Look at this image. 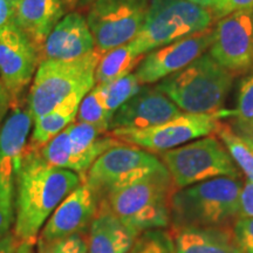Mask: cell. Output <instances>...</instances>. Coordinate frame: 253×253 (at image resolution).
I'll return each instance as SVG.
<instances>
[{
  "label": "cell",
  "mask_w": 253,
  "mask_h": 253,
  "mask_svg": "<svg viewBox=\"0 0 253 253\" xmlns=\"http://www.w3.org/2000/svg\"><path fill=\"white\" fill-rule=\"evenodd\" d=\"M75 121L96 126L103 132L109 131V123L112 121V118L107 113L103 103L101 102L99 95L94 88L90 91H88L82 99L80 106H79Z\"/></svg>",
  "instance_id": "484cf974"
},
{
  "label": "cell",
  "mask_w": 253,
  "mask_h": 253,
  "mask_svg": "<svg viewBox=\"0 0 253 253\" xmlns=\"http://www.w3.org/2000/svg\"><path fill=\"white\" fill-rule=\"evenodd\" d=\"M183 112L156 87H142L135 96L116 110L109 123L115 129H144L170 121Z\"/></svg>",
  "instance_id": "9a60e30c"
},
{
  "label": "cell",
  "mask_w": 253,
  "mask_h": 253,
  "mask_svg": "<svg viewBox=\"0 0 253 253\" xmlns=\"http://www.w3.org/2000/svg\"><path fill=\"white\" fill-rule=\"evenodd\" d=\"M175 190L171 176L163 166L115 190L102 201L137 237L144 231L170 225V198Z\"/></svg>",
  "instance_id": "3957f363"
},
{
  "label": "cell",
  "mask_w": 253,
  "mask_h": 253,
  "mask_svg": "<svg viewBox=\"0 0 253 253\" xmlns=\"http://www.w3.org/2000/svg\"><path fill=\"white\" fill-rule=\"evenodd\" d=\"M216 134L227 151L235 161L237 167L246 176V179L253 183V149L245 143L238 135L233 131L232 126L227 123H221L218 126Z\"/></svg>",
  "instance_id": "d4e9b609"
},
{
  "label": "cell",
  "mask_w": 253,
  "mask_h": 253,
  "mask_svg": "<svg viewBox=\"0 0 253 253\" xmlns=\"http://www.w3.org/2000/svg\"><path fill=\"white\" fill-rule=\"evenodd\" d=\"M21 0H0V28L13 23Z\"/></svg>",
  "instance_id": "e575fe53"
},
{
  "label": "cell",
  "mask_w": 253,
  "mask_h": 253,
  "mask_svg": "<svg viewBox=\"0 0 253 253\" xmlns=\"http://www.w3.org/2000/svg\"><path fill=\"white\" fill-rule=\"evenodd\" d=\"M99 205L97 195L82 182L50 214L38 239L50 242L73 235H86Z\"/></svg>",
  "instance_id": "5bb4252c"
},
{
  "label": "cell",
  "mask_w": 253,
  "mask_h": 253,
  "mask_svg": "<svg viewBox=\"0 0 253 253\" xmlns=\"http://www.w3.org/2000/svg\"><path fill=\"white\" fill-rule=\"evenodd\" d=\"M67 129L72 151L71 170L77 172L81 179L104 151L121 143L109 131L103 132L87 123L74 121Z\"/></svg>",
  "instance_id": "ffe728a7"
},
{
  "label": "cell",
  "mask_w": 253,
  "mask_h": 253,
  "mask_svg": "<svg viewBox=\"0 0 253 253\" xmlns=\"http://www.w3.org/2000/svg\"><path fill=\"white\" fill-rule=\"evenodd\" d=\"M214 28L185 37L169 45L148 53L136 68L135 75L141 84L160 82L173 73L188 67L199 56L210 49L213 41Z\"/></svg>",
  "instance_id": "4fadbf2b"
},
{
  "label": "cell",
  "mask_w": 253,
  "mask_h": 253,
  "mask_svg": "<svg viewBox=\"0 0 253 253\" xmlns=\"http://www.w3.org/2000/svg\"><path fill=\"white\" fill-rule=\"evenodd\" d=\"M81 183V177L75 171L49 166L38 151L26 148L15 178L13 235L18 242L36 245L46 220Z\"/></svg>",
  "instance_id": "6da1fadb"
},
{
  "label": "cell",
  "mask_w": 253,
  "mask_h": 253,
  "mask_svg": "<svg viewBox=\"0 0 253 253\" xmlns=\"http://www.w3.org/2000/svg\"><path fill=\"white\" fill-rule=\"evenodd\" d=\"M233 131L253 149V121H238L235 120L232 125Z\"/></svg>",
  "instance_id": "d590c367"
},
{
  "label": "cell",
  "mask_w": 253,
  "mask_h": 253,
  "mask_svg": "<svg viewBox=\"0 0 253 253\" xmlns=\"http://www.w3.org/2000/svg\"><path fill=\"white\" fill-rule=\"evenodd\" d=\"M235 239L243 253H253V217L238 218L232 226Z\"/></svg>",
  "instance_id": "1f68e13d"
},
{
  "label": "cell",
  "mask_w": 253,
  "mask_h": 253,
  "mask_svg": "<svg viewBox=\"0 0 253 253\" xmlns=\"http://www.w3.org/2000/svg\"><path fill=\"white\" fill-rule=\"evenodd\" d=\"M164 166L161 158L135 145L120 143L101 155L82 182L90 186L100 201L113 191Z\"/></svg>",
  "instance_id": "9c48e42d"
},
{
  "label": "cell",
  "mask_w": 253,
  "mask_h": 253,
  "mask_svg": "<svg viewBox=\"0 0 253 253\" xmlns=\"http://www.w3.org/2000/svg\"><path fill=\"white\" fill-rule=\"evenodd\" d=\"M40 61L39 48L15 21L0 28V79L9 104L23 99Z\"/></svg>",
  "instance_id": "8fae6325"
},
{
  "label": "cell",
  "mask_w": 253,
  "mask_h": 253,
  "mask_svg": "<svg viewBox=\"0 0 253 253\" xmlns=\"http://www.w3.org/2000/svg\"><path fill=\"white\" fill-rule=\"evenodd\" d=\"M176 189L217 177L240 178L239 168L216 136L209 135L161 154Z\"/></svg>",
  "instance_id": "52a82bcc"
},
{
  "label": "cell",
  "mask_w": 253,
  "mask_h": 253,
  "mask_svg": "<svg viewBox=\"0 0 253 253\" xmlns=\"http://www.w3.org/2000/svg\"><path fill=\"white\" fill-rule=\"evenodd\" d=\"M101 56L95 49L84 58L71 61L42 60L38 66L27 96L33 122L52 112L72 95L93 89L95 69Z\"/></svg>",
  "instance_id": "5b68a950"
},
{
  "label": "cell",
  "mask_w": 253,
  "mask_h": 253,
  "mask_svg": "<svg viewBox=\"0 0 253 253\" xmlns=\"http://www.w3.org/2000/svg\"><path fill=\"white\" fill-rule=\"evenodd\" d=\"M19 242L15 238L13 233L0 238V253H15Z\"/></svg>",
  "instance_id": "8d00e7d4"
},
{
  "label": "cell",
  "mask_w": 253,
  "mask_h": 253,
  "mask_svg": "<svg viewBox=\"0 0 253 253\" xmlns=\"http://www.w3.org/2000/svg\"><path fill=\"white\" fill-rule=\"evenodd\" d=\"M128 253H175L171 235L164 229L144 231L136 237Z\"/></svg>",
  "instance_id": "83f0119b"
},
{
  "label": "cell",
  "mask_w": 253,
  "mask_h": 253,
  "mask_svg": "<svg viewBox=\"0 0 253 253\" xmlns=\"http://www.w3.org/2000/svg\"><path fill=\"white\" fill-rule=\"evenodd\" d=\"M223 113H182L170 121L144 129H115L109 131L121 143L135 145L149 153L175 149L192 140L216 134Z\"/></svg>",
  "instance_id": "30bf717a"
},
{
  "label": "cell",
  "mask_w": 253,
  "mask_h": 253,
  "mask_svg": "<svg viewBox=\"0 0 253 253\" xmlns=\"http://www.w3.org/2000/svg\"><path fill=\"white\" fill-rule=\"evenodd\" d=\"M86 237L88 253H128L136 238L112 212L106 201H100Z\"/></svg>",
  "instance_id": "d6986e66"
},
{
  "label": "cell",
  "mask_w": 253,
  "mask_h": 253,
  "mask_svg": "<svg viewBox=\"0 0 253 253\" xmlns=\"http://www.w3.org/2000/svg\"><path fill=\"white\" fill-rule=\"evenodd\" d=\"M240 178L217 177L176 189L170 198L171 226L232 227L238 219Z\"/></svg>",
  "instance_id": "7a4b0ae2"
},
{
  "label": "cell",
  "mask_w": 253,
  "mask_h": 253,
  "mask_svg": "<svg viewBox=\"0 0 253 253\" xmlns=\"http://www.w3.org/2000/svg\"><path fill=\"white\" fill-rule=\"evenodd\" d=\"M94 0H61L63 7L66 8V11L73 12V11H79V8H84L86 6H90L93 4Z\"/></svg>",
  "instance_id": "74e56055"
},
{
  "label": "cell",
  "mask_w": 253,
  "mask_h": 253,
  "mask_svg": "<svg viewBox=\"0 0 253 253\" xmlns=\"http://www.w3.org/2000/svg\"><path fill=\"white\" fill-rule=\"evenodd\" d=\"M86 94V91H80L72 95L52 112L37 119L34 121L30 143H27V149L33 151L39 150L47 142L52 140L59 132L65 130L72 122H74L79 106Z\"/></svg>",
  "instance_id": "7402d4cb"
},
{
  "label": "cell",
  "mask_w": 253,
  "mask_h": 253,
  "mask_svg": "<svg viewBox=\"0 0 253 253\" xmlns=\"http://www.w3.org/2000/svg\"><path fill=\"white\" fill-rule=\"evenodd\" d=\"M210 54L233 74L253 69V7L217 21Z\"/></svg>",
  "instance_id": "7c38bea8"
},
{
  "label": "cell",
  "mask_w": 253,
  "mask_h": 253,
  "mask_svg": "<svg viewBox=\"0 0 253 253\" xmlns=\"http://www.w3.org/2000/svg\"><path fill=\"white\" fill-rule=\"evenodd\" d=\"M14 211V186L0 176V238L9 235L15 219Z\"/></svg>",
  "instance_id": "f546056e"
},
{
  "label": "cell",
  "mask_w": 253,
  "mask_h": 253,
  "mask_svg": "<svg viewBox=\"0 0 253 253\" xmlns=\"http://www.w3.org/2000/svg\"><path fill=\"white\" fill-rule=\"evenodd\" d=\"M40 157L48 163L49 166L71 170L72 166V151L71 140H69L68 129L59 132L52 140L37 150Z\"/></svg>",
  "instance_id": "4316f807"
},
{
  "label": "cell",
  "mask_w": 253,
  "mask_h": 253,
  "mask_svg": "<svg viewBox=\"0 0 253 253\" xmlns=\"http://www.w3.org/2000/svg\"><path fill=\"white\" fill-rule=\"evenodd\" d=\"M251 217H253V183L246 179L240 190L238 218Z\"/></svg>",
  "instance_id": "836d02e7"
},
{
  "label": "cell",
  "mask_w": 253,
  "mask_h": 253,
  "mask_svg": "<svg viewBox=\"0 0 253 253\" xmlns=\"http://www.w3.org/2000/svg\"><path fill=\"white\" fill-rule=\"evenodd\" d=\"M144 56L134 41L108 50L101 56L95 69V84H107L131 74Z\"/></svg>",
  "instance_id": "603a6c76"
},
{
  "label": "cell",
  "mask_w": 253,
  "mask_h": 253,
  "mask_svg": "<svg viewBox=\"0 0 253 253\" xmlns=\"http://www.w3.org/2000/svg\"><path fill=\"white\" fill-rule=\"evenodd\" d=\"M34 244L28 242H20L19 243L17 252L15 253H34Z\"/></svg>",
  "instance_id": "ab89813d"
},
{
  "label": "cell",
  "mask_w": 253,
  "mask_h": 253,
  "mask_svg": "<svg viewBox=\"0 0 253 253\" xmlns=\"http://www.w3.org/2000/svg\"><path fill=\"white\" fill-rule=\"evenodd\" d=\"M86 235H73L50 242L38 239L37 253H88Z\"/></svg>",
  "instance_id": "f1b7e54d"
},
{
  "label": "cell",
  "mask_w": 253,
  "mask_h": 253,
  "mask_svg": "<svg viewBox=\"0 0 253 253\" xmlns=\"http://www.w3.org/2000/svg\"><path fill=\"white\" fill-rule=\"evenodd\" d=\"M141 88L142 84L135 73L126 75L115 81L94 86L95 91L99 95L101 102L103 103L110 118H113L120 107L130 100L132 96H135L141 90Z\"/></svg>",
  "instance_id": "cb8c5ba5"
},
{
  "label": "cell",
  "mask_w": 253,
  "mask_h": 253,
  "mask_svg": "<svg viewBox=\"0 0 253 253\" xmlns=\"http://www.w3.org/2000/svg\"><path fill=\"white\" fill-rule=\"evenodd\" d=\"M9 115L0 126V176L7 184L15 185L27 148L32 120L27 100L9 104Z\"/></svg>",
  "instance_id": "e0dca14e"
},
{
  "label": "cell",
  "mask_w": 253,
  "mask_h": 253,
  "mask_svg": "<svg viewBox=\"0 0 253 253\" xmlns=\"http://www.w3.org/2000/svg\"><path fill=\"white\" fill-rule=\"evenodd\" d=\"M212 13L189 0H151L134 43L142 54L211 27Z\"/></svg>",
  "instance_id": "8992f818"
},
{
  "label": "cell",
  "mask_w": 253,
  "mask_h": 253,
  "mask_svg": "<svg viewBox=\"0 0 253 253\" xmlns=\"http://www.w3.org/2000/svg\"><path fill=\"white\" fill-rule=\"evenodd\" d=\"M151 0H94L87 14L95 49L101 55L140 34Z\"/></svg>",
  "instance_id": "ba28073f"
},
{
  "label": "cell",
  "mask_w": 253,
  "mask_h": 253,
  "mask_svg": "<svg viewBox=\"0 0 253 253\" xmlns=\"http://www.w3.org/2000/svg\"><path fill=\"white\" fill-rule=\"evenodd\" d=\"M8 107H9L8 95H7V93H6L2 84L0 82V114H2V115H4L5 110L7 109Z\"/></svg>",
  "instance_id": "f35d334b"
},
{
  "label": "cell",
  "mask_w": 253,
  "mask_h": 253,
  "mask_svg": "<svg viewBox=\"0 0 253 253\" xmlns=\"http://www.w3.org/2000/svg\"><path fill=\"white\" fill-rule=\"evenodd\" d=\"M66 13L61 0H21L14 21L40 50Z\"/></svg>",
  "instance_id": "44dd1931"
},
{
  "label": "cell",
  "mask_w": 253,
  "mask_h": 253,
  "mask_svg": "<svg viewBox=\"0 0 253 253\" xmlns=\"http://www.w3.org/2000/svg\"><path fill=\"white\" fill-rule=\"evenodd\" d=\"M1 116H2V114H0V118H1Z\"/></svg>",
  "instance_id": "b9f144b4"
},
{
  "label": "cell",
  "mask_w": 253,
  "mask_h": 253,
  "mask_svg": "<svg viewBox=\"0 0 253 253\" xmlns=\"http://www.w3.org/2000/svg\"><path fill=\"white\" fill-rule=\"evenodd\" d=\"M251 7H253V0H219L210 11L212 13L213 20L214 19L219 20L235 12Z\"/></svg>",
  "instance_id": "d6a6232c"
},
{
  "label": "cell",
  "mask_w": 253,
  "mask_h": 253,
  "mask_svg": "<svg viewBox=\"0 0 253 253\" xmlns=\"http://www.w3.org/2000/svg\"><path fill=\"white\" fill-rule=\"evenodd\" d=\"M233 79V73L210 54H203L188 67L161 80L156 88L182 112L216 114L220 113Z\"/></svg>",
  "instance_id": "277c9868"
},
{
  "label": "cell",
  "mask_w": 253,
  "mask_h": 253,
  "mask_svg": "<svg viewBox=\"0 0 253 253\" xmlns=\"http://www.w3.org/2000/svg\"><path fill=\"white\" fill-rule=\"evenodd\" d=\"M189 1H191V2H194V4H197L199 6H202V7L211 9L214 5L217 4L218 1H219V0H189Z\"/></svg>",
  "instance_id": "60d3db41"
},
{
  "label": "cell",
  "mask_w": 253,
  "mask_h": 253,
  "mask_svg": "<svg viewBox=\"0 0 253 253\" xmlns=\"http://www.w3.org/2000/svg\"><path fill=\"white\" fill-rule=\"evenodd\" d=\"M94 50V39L86 17L80 11H73L66 13L47 37L40 49V60L71 61Z\"/></svg>",
  "instance_id": "2e32d148"
},
{
  "label": "cell",
  "mask_w": 253,
  "mask_h": 253,
  "mask_svg": "<svg viewBox=\"0 0 253 253\" xmlns=\"http://www.w3.org/2000/svg\"><path fill=\"white\" fill-rule=\"evenodd\" d=\"M175 253H243L232 227L171 226Z\"/></svg>",
  "instance_id": "ac0fdd59"
},
{
  "label": "cell",
  "mask_w": 253,
  "mask_h": 253,
  "mask_svg": "<svg viewBox=\"0 0 253 253\" xmlns=\"http://www.w3.org/2000/svg\"><path fill=\"white\" fill-rule=\"evenodd\" d=\"M237 102V109L233 112L236 120L253 121V69L240 82Z\"/></svg>",
  "instance_id": "4dcf8cb0"
}]
</instances>
